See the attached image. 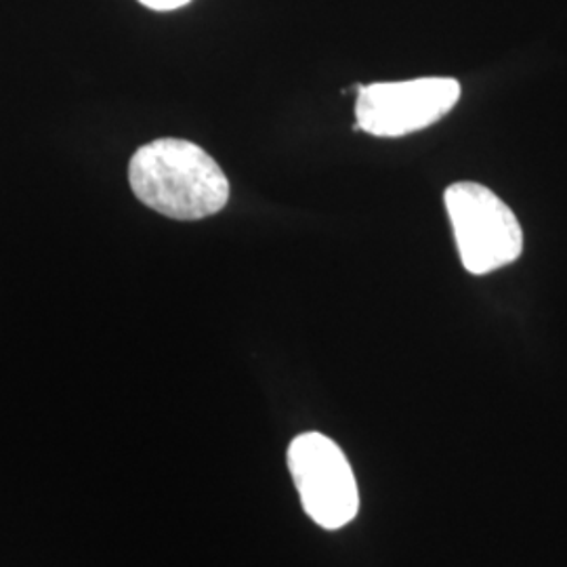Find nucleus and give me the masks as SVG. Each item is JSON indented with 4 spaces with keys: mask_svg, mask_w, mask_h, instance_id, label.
<instances>
[{
    "mask_svg": "<svg viewBox=\"0 0 567 567\" xmlns=\"http://www.w3.org/2000/svg\"><path fill=\"white\" fill-rule=\"evenodd\" d=\"M128 183L140 203L175 221H200L229 200L227 175L215 158L200 145L173 137L133 154Z\"/></svg>",
    "mask_w": 567,
    "mask_h": 567,
    "instance_id": "obj_1",
    "label": "nucleus"
},
{
    "mask_svg": "<svg viewBox=\"0 0 567 567\" xmlns=\"http://www.w3.org/2000/svg\"><path fill=\"white\" fill-rule=\"evenodd\" d=\"M444 203L468 274L486 276L522 257V225L511 206L489 187L475 182L454 183L447 187Z\"/></svg>",
    "mask_w": 567,
    "mask_h": 567,
    "instance_id": "obj_2",
    "label": "nucleus"
},
{
    "mask_svg": "<svg viewBox=\"0 0 567 567\" xmlns=\"http://www.w3.org/2000/svg\"><path fill=\"white\" fill-rule=\"evenodd\" d=\"M288 468L305 513L326 529L353 522L360 496L343 450L322 433H303L288 447Z\"/></svg>",
    "mask_w": 567,
    "mask_h": 567,
    "instance_id": "obj_3",
    "label": "nucleus"
},
{
    "mask_svg": "<svg viewBox=\"0 0 567 567\" xmlns=\"http://www.w3.org/2000/svg\"><path fill=\"white\" fill-rule=\"evenodd\" d=\"M461 100V82L446 76L377 82L355 102L358 126L374 137H404L442 121Z\"/></svg>",
    "mask_w": 567,
    "mask_h": 567,
    "instance_id": "obj_4",
    "label": "nucleus"
},
{
    "mask_svg": "<svg viewBox=\"0 0 567 567\" xmlns=\"http://www.w3.org/2000/svg\"><path fill=\"white\" fill-rule=\"evenodd\" d=\"M137 2L143 4L145 9L166 13V11H177V9H183V7H185V4H189L192 0H137Z\"/></svg>",
    "mask_w": 567,
    "mask_h": 567,
    "instance_id": "obj_5",
    "label": "nucleus"
}]
</instances>
